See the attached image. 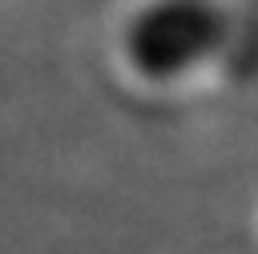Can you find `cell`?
<instances>
[{"instance_id": "6da1fadb", "label": "cell", "mask_w": 258, "mask_h": 254, "mask_svg": "<svg viewBox=\"0 0 258 254\" xmlns=\"http://www.w3.org/2000/svg\"><path fill=\"white\" fill-rule=\"evenodd\" d=\"M230 36L218 0H145L121 28V60L145 85H177L210 65Z\"/></svg>"}]
</instances>
